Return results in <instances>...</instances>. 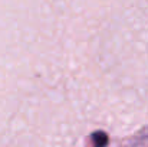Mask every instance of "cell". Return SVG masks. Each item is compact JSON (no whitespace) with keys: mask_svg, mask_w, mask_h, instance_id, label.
<instances>
[{"mask_svg":"<svg viewBox=\"0 0 148 147\" xmlns=\"http://www.w3.org/2000/svg\"><path fill=\"white\" fill-rule=\"evenodd\" d=\"M92 141L95 147H105L108 144V136L103 131H97L92 136Z\"/></svg>","mask_w":148,"mask_h":147,"instance_id":"1","label":"cell"}]
</instances>
